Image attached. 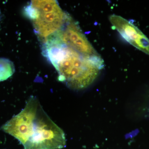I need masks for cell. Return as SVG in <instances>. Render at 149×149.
<instances>
[{"label":"cell","mask_w":149,"mask_h":149,"mask_svg":"<svg viewBox=\"0 0 149 149\" xmlns=\"http://www.w3.org/2000/svg\"><path fill=\"white\" fill-rule=\"evenodd\" d=\"M15 72L13 63L7 58H0V82L7 80Z\"/></svg>","instance_id":"8992f818"},{"label":"cell","mask_w":149,"mask_h":149,"mask_svg":"<svg viewBox=\"0 0 149 149\" xmlns=\"http://www.w3.org/2000/svg\"><path fill=\"white\" fill-rule=\"evenodd\" d=\"M1 128L18 140L24 149H60L66 145L63 130L50 118L33 96L24 108Z\"/></svg>","instance_id":"6da1fadb"},{"label":"cell","mask_w":149,"mask_h":149,"mask_svg":"<svg viewBox=\"0 0 149 149\" xmlns=\"http://www.w3.org/2000/svg\"><path fill=\"white\" fill-rule=\"evenodd\" d=\"M50 37L85 56H100L80 29L76 22L69 15L61 29Z\"/></svg>","instance_id":"277c9868"},{"label":"cell","mask_w":149,"mask_h":149,"mask_svg":"<svg viewBox=\"0 0 149 149\" xmlns=\"http://www.w3.org/2000/svg\"><path fill=\"white\" fill-rule=\"evenodd\" d=\"M2 19V15L1 13V10H0V24H1V21Z\"/></svg>","instance_id":"52a82bcc"},{"label":"cell","mask_w":149,"mask_h":149,"mask_svg":"<svg viewBox=\"0 0 149 149\" xmlns=\"http://www.w3.org/2000/svg\"><path fill=\"white\" fill-rule=\"evenodd\" d=\"M109 20L113 28L127 42L149 55V40L138 27L115 15L110 16Z\"/></svg>","instance_id":"5b68a950"},{"label":"cell","mask_w":149,"mask_h":149,"mask_svg":"<svg viewBox=\"0 0 149 149\" xmlns=\"http://www.w3.org/2000/svg\"><path fill=\"white\" fill-rule=\"evenodd\" d=\"M24 12L32 22L36 34L44 40L61 29L68 15L54 0L31 1Z\"/></svg>","instance_id":"3957f363"},{"label":"cell","mask_w":149,"mask_h":149,"mask_svg":"<svg viewBox=\"0 0 149 149\" xmlns=\"http://www.w3.org/2000/svg\"><path fill=\"white\" fill-rule=\"evenodd\" d=\"M42 52L56 68L59 81L72 90L87 88L104 67L100 56L84 55L53 37L44 41Z\"/></svg>","instance_id":"7a4b0ae2"}]
</instances>
